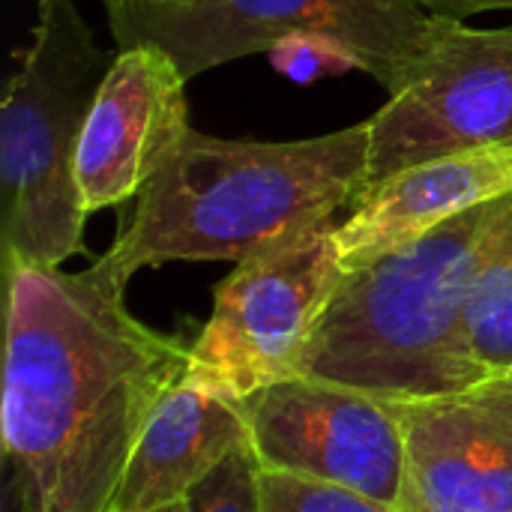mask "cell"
Masks as SVG:
<instances>
[{"mask_svg":"<svg viewBox=\"0 0 512 512\" xmlns=\"http://www.w3.org/2000/svg\"><path fill=\"white\" fill-rule=\"evenodd\" d=\"M102 255L81 273H6L3 453L18 512H108L135 441L189 345L126 309Z\"/></svg>","mask_w":512,"mask_h":512,"instance_id":"1","label":"cell"},{"mask_svg":"<svg viewBox=\"0 0 512 512\" xmlns=\"http://www.w3.org/2000/svg\"><path fill=\"white\" fill-rule=\"evenodd\" d=\"M372 126L303 141L213 138L189 129L138 195L105 258L132 279L168 261H246L357 204Z\"/></svg>","mask_w":512,"mask_h":512,"instance_id":"2","label":"cell"},{"mask_svg":"<svg viewBox=\"0 0 512 512\" xmlns=\"http://www.w3.org/2000/svg\"><path fill=\"white\" fill-rule=\"evenodd\" d=\"M510 228L512 195H504L366 267L342 270L297 375L390 402L450 396L486 381L465 306L480 267Z\"/></svg>","mask_w":512,"mask_h":512,"instance_id":"3","label":"cell"},{"mask_svg":"<svg viewBox=\"0 0 512 512\" xmlns=\"http://www.w3.org/2000/svg\"><path fill=\"white\" fill-rule=\"evenodd\" d=\"M114 57L96 45L75 0H39L21 69L0 108L3 270L60 267L84 252L75 153Z\"/></svg>","mask_w":512,"mask_h":512,"instance_id":"4","label":"cell"},{"mask_svg":"<svg viewBox=\"0 0 512 512\" xmlns=\"http://www.w3.org/2000/svg\"><path fill=\"white\" fill-rule=\"evenodd\" d=\"M105 12L120 48L153 42L186 81L291 39H324L390 96L411 81L441 27L414 0H105Z\"/></svg>","mask_w":512,"mask_h":512,"instance_id":"5","label":"cell"},{"mask_svg":"<svg viewBox=\"0 0 512 512\" xmlns=\"http://www.w3.org/2000/svg\"><path fill=\"white\" fill-rule=\"evenodd\" d=\"M339 276L336 219L240 261L213 291V312L189 345L183 381L243 402L297 375Z\"/></svg>","mask_w":512,"mask_h":512,"instance_id":"6","label":"cell"},{"mask_svg":"<svg viewBox=\"0 0 512 512\" xmlns=\"http://www.w3.org/2000/svg\"><path fill=\"white\" fill-rule=\"evenodd\" d=\"M369 126L363 195L408 165L512 144V27L474 30L441 18L417 72Z\"/></svg>","mask_w":512,"mask_h":512,"instance_id":"7","label":"cell"},{"mask_svg":"<svg viewBox=\"0 0 512 512\" xmlns=\"http://www.w3.org/2000/svg\"><path fill=\"white\" fill-rule=\"evenodd\" d=\"M249 447L264 471L345 486L399 504L405 435L390 399L291 375L243 399Z\"/></svg>","mask_w":512,"mask_h":512,"instance_id":"8","label":"cell"},{"mask_svg":"<svg viewBox=\"0 0 512 512\" xmlns=\"http://www.w3.org/2000/svg\"><path fill=\"white\" fill-rule=\"evenodd\" d=\"M405 435L399 512H512V378L396 402Z\"/></svg>","mask_w":512,"mask_h":512,"instance_id":"9","label":"cell"},{"mask_svg":"<svg viewBox=\"0 0 512 512\" xmlns=\"http://www.w3.org/2000/svg\"><path fill=\"white\" fill-rule=\"evenodd\" d=\"M186 78L153 42L120 48L90 105L75 186L87 216L138 198L189 135Z\"/></svg>","mask_w":512,"mask_h":512,"instance_id":"10","label":"cell"},{"mask_svg":"<svg viewBox=\"0 0 512 512\" xmlns=\"http://www.w3.org/2000/svg\"><path fill=\"white\" fill-rule=\"evenodd\" d=\"M512 195V144L462 150L408 165L369 189L336 225L342 270H357L402 249L438 225Z\"/></svg>","mask_w":512,"mask_h":512,"instance_id":"11","label":"cell"},{"mask_svg":"<svg viewBox=\"0 0 512 512\" xmlns=\"http://www.w3.org/2000/svg\"><path fill=\"white\" fill-rule=\"evenodd\" d=\"M249 444L243 402L177 381L147 417L108 512H153L186 495Z\"/></svg>","mask_w":512,"mask_h":512,"instance_id":"12","label":"cell"},{"mask_svg":"<svg viewBox=\"0 0 512 512\" xmlns=\"http://www.w3.org/2000/svg\"><path fill=\"white\" fill-rule=\"evenodd\" d=\"M465 324L483 372L489 378L507 375L512 369V228L471 285Z\"/></svg>","mask_w":512,"mask_h":512,"instance_id":"13","label":"cell"},{"mask_svg":"<svg viewBox=\"0 0 512 512\" xmlns=\"http://www.w3.org/2000/svg\"><path fill=\"white\" fill-rule=\"evenodd\" d=\"M261 512H399L345 486L261 468Z\"/></svg>","mask_w":512,"mask_h":512,"instance_id":"14","label":"cell"},{"mask_svg":"<svg viewBox=\"0 0 512 512\" xmlns=\"http://www.w3.org/2000/svg\"><path fill=\"white\" fill-rule=\"evenodd\" d=\"M189 512H261V465L249 444L228 453L189 495Z\"/></svg>","mask_w":512,"mask_h":512,"instance_id":"15","label":"cell"},{"mask_svg":"<svg viewBox=\"0 0 512 512\" xmlns=\"http://www.w3.org/2000/svg\"><path fill=\"white\" fill-rule=\"evenodd\" d=\"M414 3H420L426 12L438 18H453V21H465L468 15H480V12L512 9V0H414Z\"/></svg>","mask_w":512,"mask_h":512,"instance_id":"16","label":"cell"},{"mask_svg":"<svg viewBox=\"0 0 512 512\" xmlns=\"http://www.w3.org/2000/svg\"><path fill=\"white\" fill-rule=\"evenodd\" d=\"M153 512H189V507H186V501H177V504H168V507H162V510H153Z\"/></svg>","mask_w":512,"mask_h":512,"instance_id":"17","label":"cell"},{"mask_svg":"<svg viewBox=\"0 0 512 512\" xmlns=\"http://www.w3.org/2000/svg\"><path fill=\"white\" fill-rule=\"evenodd\" d=\"M105 3V0H102ZM126 3H165V0H126Z\"/></svg>","mask_w":512,"mask_h":512,"instance_id":"18","label":"cell"},{"mask_svg":"<svg viewBox=\"0 0 512 512\" xmlns=\"http://www.w3.org/2000/svg\"><path fill=\"white\" fill-rule=\"evenodd\" d=\"M507 375H510V378H512V369H510V372H507Z\"/></svg>","mask_w":512,"mask_h":512,"instance_id":"19","label":"cell"}]
</instances>
